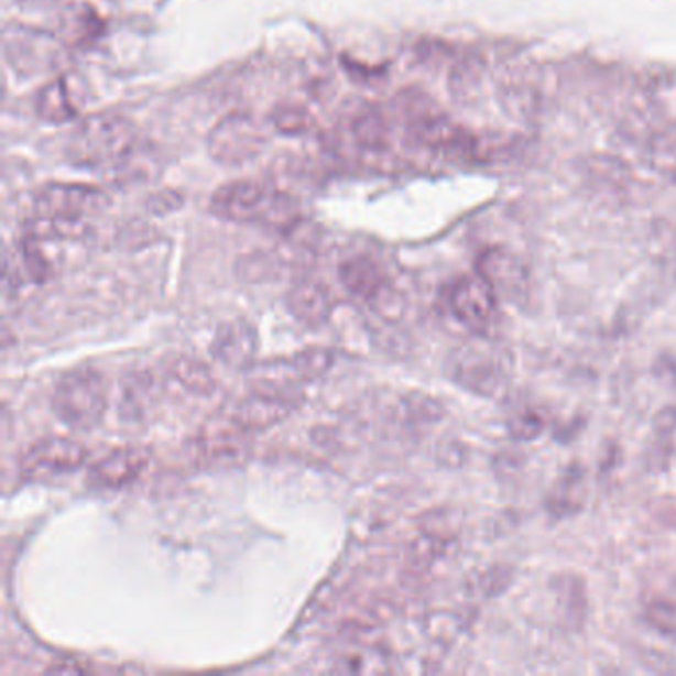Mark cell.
Masks as SVG:
<instances>
[{
  "mask_svg": "<svg viewBox=\"0 0 676 676\" xmlns=\"http://www.w3.org/2000/svg\"><path fill=\"white\" fill-rule=\"evenodd\" d=\"M138 143V128L126 116L96 113L81 120L72 131L66 143V157L76 167H113L131 160Z\"/></svg>",
  "mask_w": 676,
  "mask_h": 676,
  "instance_id": "6da1fadb",
  "label": "cell"
},
{
  "mask_svg": "<svg viewBox=\"0 0 676 676\" xmlns=\"http://www.w3.org/2000/svg\"><path fill=\"white\" fill-rule=\"evenodd\" d=\"M215 217L240 225H266L286 230L298 220V205L288 195L252 181H235L222 185L210 197Z\"/></svg>",
  "mask_w": 676,
  "mask_h": 676,
  "instance_id": "7a4b0ae2",
  "label": "cell"
},
{
  "mask_svg": "<svg viewBox=\"0 0 676 676\" xmlns=\"http://www.w3.org/2000/svg\"><path fill=\"white\" fill-rule=\"evenodd\" d=\"M52 407L62 423L74 430L98 427L108 408V391L100 371L80 368L62 375L54 389Z\"/></svg>",
  "mask_w": 676,
  "mask_h": 676,
  "instance_id": "3957f363",
  "label": "cell"
},
{
  "mask_svg": "<svg viewBox=\"0 0 676 676\" xmlns=\"http://www.w3.org/2000/svg\"><path fill=\"white\" fill-rule=\"evenodd\" d=\"M266 148V133L247 113H232L220 120L207 140V150L220 165H242L259 157Z\"/></svg>",
  "mask_w": 676,
  "mask_h": 676,
  "instance_id": "277c9868",
  "label": "cell"
},
{
  "mask_svg": "<svg viewBox=\"0 0 676 676\" xmlns=\"http://www.w3.org/2000/svg\"><path fill=\"white\" fill-rule=\"evenodd\" d=\"M4 54L14 70L41 74L56 68L62 61V41L48 32L12 24L4 29Z\"/></svg>",
  "mask_w": 676,
  "mask_h": 676,
  "instance_id": "5b68a950",
  "label": "cell"
},
{
  "mask_svg": "<svg viewBox=\"0 0 676 676\" xmlns=\"http://www.w3.org/2000/svg\"><path fill=\"white\" fill-rule=\"evenodd\" d=\"M108 203V195L90 185L51 183L39 190L34 209L39 217L86 220L106 209Z\"/></svg>",
  "mask_w": 676,
  "mask_h": 676,
  "instance_id": "8992f818",
  "label": "cell"
},
{
  "mask_svg": "<svg viewBox=\"0 0 676 676\" xmlns=\"http://www.w3.org/2000/svg\"><path fill=\"white\" fill-rule=\"evenodd\" d=\"M86 458L88 450L74 438H42L22 453L21 470L31 480H46L76 472Z\"/></svg>",
  "mask_w": 676,
  "mask_h": 676,
  "instance_id": "52a82bcc",
  "label": "cell"
},
{
  "mask_svg": "<svg viewBox=\"0 0 676 676\" xmlns=\"http://www.w3.org/2000/svg\"><path fill=\"white\" fill-rule=\"evenodd\" d=\"M448 304L460 324L470 329H484L497 312V292L480 274L465 276L453 284Z\"/></svg>",
  "mask_w": 676,
  "mask_h": 676,
  "instance_id": "ba28073f",
  "label": "cell"
},
{
  "mask_svg": "<svg viewBox=\"0 0 676 676\" xmlns=\"http://www.w3.org/2000/svg\"><path fill=\"white\" fill-rule=\"evenodd\" d=\"M296 405L298 401L284 395L282 391L262 389L240 401L232 413V423L240 430H266L286 421L294 413Z\"/></svg>",
  "mask_w": 676,
  "mask_h": 676,
  "instance_id": "9c48e42d",
  "label": "cell"
},
{
  "mask_svg": "<svg viewBox=\"0 0 676 676\" xmlns=\"http://www.w3.org/2000/svg\"><path fill=\"white\" fill-rule=\"evenodd\" d=\"M148 462L150 453L145 448H116L90 468L88 480L98 488L128 487L145 470Z\"/></svg>",
  "mask_w": 676,
  "mask_h": 676,
  "instance_id": "30bf717a",
  "label": "cell"
},
{
  "mask_svg": "<svg viewBox=\"0 0 676 676\" xmlns=\"http://www.w3.org/2000/svg\"><path fill=\"white\" fill-rule=\"evenodd\" d=\"M259 349L257 329L247 319H232L220 326L212 339V353L227 368L244 369L254 361Z\"/></svg>",
  "mask_w": 676,
  "mask_h": 676,
  "instance_id": "8fae6325",
  "label": "cell"
},
{
  "mask_svg": "<svg viewBox=\"0 0 676 676\" xmlns=\"http://www.w3.org/2000/svg\"><path fill=\"white\" fill-rule=\"evenodd\" d=\"M290 314L298 319L299 324L308 328H319L328 321L334 312V299L328 286L318 280H299L286 296Z\"/></svg>",
  "mask_w": 676,
  "mask_h": 676,
  "instance_id": "7c38bea8",
  "label": "cell"
},
{
  "mask_svg": "<svg viewBox=\"0 0 676 676\" xmlns=\"http://www.w3.org/2000/svg\"><path fill=\"white\" fill-rule=\"evenodd\" d=\"M339 280L349 294L363 299H378L385 292V276L375 260L353 257L339 266Z\"/></svg>",
  "mask_w": 676,
  "mask_h": 676,
  "instance_id": "4fadbf2b",
  "label": "cell"
},
{
  "mask_svg": "<svg viewBox=\"0 0 676 676\" xmlns=\"http://www.w3.org/2000/svg\"><path fill=\"white\" fill-rule=\"evenodd\" d=\"M478 274L487 280L497 294L502 292L514 296L524 284V276L516 260L502 250H488L487 254H482L478 264Z\"/></svg>",
  "mask_w": 676,
  "mask_h": 676,
  "instance_id": "5bb4252c",
  "label": "cell"
},
{
  "mask_svg": "<svg viewBox=\"0 0 676 676\" xmlns=\"http://www.w3.org/2000/svg\"><path fill=\"white\" fill-rule=\"evenodd\" d=\"M34 108L39 118L48 123H66L78 116V108L74 106L70 88L64 78L42 86L41 91L36 94Z\"/></svg>",
  "mask_w": 676,
  "mask_h": 676,
  "instance_id": "9a60e30c",
  "label": "cell"
},
{
  "mask_svg": "<svg viewBox=\"0 0 676 676\" xmlns=\"http://www.w3.org/2000/svg\"><path fill=\"white\" fill-rule=\"evenodd\" d=\"M498 375H500V371L494 368L492 359H487L480 353L467 351L462 358L457 359L455 378L465 388L488 393V389H492V383H497Z\"/></svg>",
  "mask_w": 676,
  "mask_h": 676,
  "instance_id": "2e32d148",
  "label": "cell"
},
{
  "mask_svg": "<svg viewBox=\"0 0 676 676\" xmlns=\"http://www.w3.org/2000/svg\"><path fill=\"white\" fill-rule=\"evenodd\" d=\"M173 378L179 381L183 388L197 393V395H209L217 388L215 373L210 371L207 363H203L197 358H179L173 361Z\"/></svg>",
  "mask_w": 676,
  "mask_h": 676,
  "instance_id": "e0dca14e",
  "label": "cell"
},
{
  "mask_svg": "<svg viewBox=\"0 0 676 676\" xmlns=\"http://www.w3.org/2000/svg\"><path fill=\"white\" fill-rule=\"evenodd\" d=\"M334 363V353L326 348L304 349L290 359L288 366L296 381H314L321 378Z\"/></svg>",
  "mask_w": 676,
  "mask_h": 676,
  "instance_id": "ac0fdd59",
  "label": "cell"
},
{
  "mask_svg": "<svg viewBox=\"0 0 676 676\" xmlns=\"http://www.w3.org/2000/svg\"><path fill=\"white\" fill-rule=\"evenodd\" d=\"M98 17L88 9H76L72 17H66V21L62 22V42H81L94 41L98 36Z\"/></svg>",
  "mask_w": 676,
  "mask_h": 676,
  "instance_id": "d6986e66",
  "label": "cell"
},
{
  "mask_svg": "<svg viewBox=\"0 0 676 676\" xmlns=\"http://www.w3.org/2000/svg\"><path fill=\"white\" fill-rule=\"evenodd\" d=\"M353 138L366 150H381L388 143V128L379 113L368 111L353 123Z\"/></svg>",
  "mask_w": 676,
  "mask_h": 676,
  "instance_id": "ffe728a7",
  "label": "cell"
},
{
  "mask_svg": "<svg viewBox=\"0 0 676 676\" xmlns=\"http://www.w3.org/2000/svg\"><path fill=\"white\" fill-rule=\"evenodd\" d=\"M338 670L341 673H383L388 670V658L375 648H368L363 653H353V655H346L344 658H339Z\"/></svg>",
  "mask_w": 676,
  "mask_h": 676,
  "instance_id": "44dd1931",
  "label": "cell"
},
{
  "mask_svg": "<svg viewBox=\"0 0 676 676\" xmlns=\"http://www.w3.org/2000/svg\"><path fill=\"white\" fill-rule=\"evenodd\" d=\"M272 126L280 133L286 135H302L309 131L312 120H309L308 111L296 108V106H280L272 111Z\"/></svg>",
  "mask_w": 676,
  "mask_h": 676,
  "instance_id": "7402d4cb",
  "label": "cell"
},
{
  "mask_svg": "<svg viewBox=\"0 0 676 676\" xmlns=\"http://www.w3.org/2000/svg\"><path fill=\"white\" fill-rule=\"evenodd\" d=\"M22 7H34V4H39V2H44V0H19Z\"/></svg>",
  "mask_w": 676,
  "mask_h": 676,
  "instance_id": "603a6c76",
  "label": "cell"
}]
</instances>
